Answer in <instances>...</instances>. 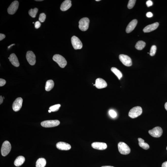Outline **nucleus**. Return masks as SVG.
<instances>
[{"label": "nucleus", "instance_id": "obj_1", "mask_svg": "<svg viewBox=\"0 0 167 167\" xmlns=\"http://www.w3.org/2000/svg\"><path fill=\"white\" fill-rule=\"evenodd\" d=\"M142 112V110L141 107L136 106L131 109L128 113V116L132 118H135L140 116Z\"/></svg>", "mask_w": 167, "mask_h": 167}, {"label": "nucleus", "instance_id": "obj_2", "mask_svg": "<svg viewBox=\"0 0 167 167\" xmlns=\"http://www.w3.org/2000/svg\"><path fill=\"white\" fill-rule=\"evenodd\" d=\"M53 60L57 62L59 66L64 68L67 64V62L64 58L59 54H55L53 57Z\"/></svg>", "mask_w": 167, "mask_h": 167}, {"label": "nucleus", "instance_id": "obj_3", "mask_svg": "<svg viewBox=\"0 0 167 167\" xmlns=\"http://www.w3.org/2000/svg\"><path fill=\"white\" fill-rule=\"evenodd\" d=\"M118 146L119 151L121 154L127 155L130 153V148L125 143L120 142L118 144Z\"/></svg>", "mask_w": 167, "mask_h": 167}, {"label": "nucleus", "instance_id": "obj_4", "mask_svg": "<svg viewBox=\"0 0 167 167\" xmlns=\"http://www.w3.org/2000/svg\"><path fill=\"white\" fill-rule=\"evenodd\" d=\"M89 20L87 17L82 18L79 21V27L82 31H86L88 29L89 26Z\"/></svg>", "mask_w": 167, "mask_h": 167}, {"label": "nucleus", "instance_id": "obj_5", "mask_svg": "<svg viewBox=\"0 0 167 167\" xmlns=\"http://www.w3.org/2000/svg\"><path fill=\"white\" fill-rule=\"evenodd\" d=\"M11 149L10 143L8 141H5L3 143L1 149V153L3 156H5L9 154Z\"/></svg>", "mask_w": 167, "mask_h": 167}, {"label": "nucleus", "instance_id": "obj_6", "mask_svg": "<svg viewBox=\"0 0 167 167\" xmlns=\"http://www.w3.org/2000/svg\"><path fill=\"white\" fill-rule=\"evenodd\" d=\"M60 123V122L58 120H49L42 122L41 123V125L43 127H51L59 125Z\"/></svg>", "mask_w": 167, "mask_h": 167}, {"label": "nucleus", "instance_id": "obj_7", "mask_svg": "<svg viewBox=\"0 0 167 167\" xmlns=\"http://www.w3.org/2000/svg\"><path fill=\"white\" fill-rule=\"evenodd\" d=\"M71 43L75 49H80L82 48L83 45L82 42L76 36H74L71 38Z\"/></svg>", "mask_w": 167, "mask_h": 167}, {"label": "nucleus", "instance_id": "obj_8", "mask_svg": "<svg viewBox=\"0 0 167 167\" xmlns=\"http://www.w3.org/2000/svg\"><path fill=\"white\" fill-rule=\"evenodd\" d=\"M119 58L123 65L129 67L132 65L131 59L128 56L121 54L119 55Z\"/></svg>", "mask_w": 167, "mask_h": 167}, {"label": "nucleus", "instance_id": "obj_9", "mask_svg": "<svg viewBox=\"0 0 167 167\" xmlns=\"http://www.w3.org/2000/svg\"><path fill=\"white\" fill-rule=\"evenodd\" d=\"M163 131L162 128L159 127H154L152 129L150 130L149 133L152 137L158 138L162 135Z\"/></svg>", "mask_w": 167, "mask_h": 167}, {"label": "nucleus", "instance_id": "obj_10", "mask_svg": "<svg viewBox=\"0 0 167 167\" xmlns=\"http://www.w3.org/2000/svg\"><path fill=\"white\" fill-rule=\"evenodd\" d=\"M19 3L18 1H13L8 8V13L10 15L14 14L18 8Z\"/></svg>", "mask_w": 167, "mask_h": 167}, {"label": "nucleus", "instance_id": "obj_11", "mask_svg": "<svg viewBox=\"0 0 167 167\" xmlns=\"http://www.w3.org/2000/svg\"><path fill=\"white\" fill-rule=\"evenodd\" d=\"M26 58L28 62L30 65H34L35 64L36 56L33 51H28L26 54Z\"/></svg>", "mask_w": 167, "mask_h": 167}, {"label": "nucleus", "instance_id": "obj_12", "mask_svg": "<svg viewBox=\"0 0 167 167\" xmlns=\"http://www.w3.org/2000/svg\"><path fill=\"white\" fill-rule=\"evenodd\" d=\"M23 99L19 97L17 98L13 102L12 107L13 110L15 112L18 111L22 107Z\"/></svg>", "mask_w": 167, "mask_h": 167}, {"label": "nucleus", "instance_id": "obj_13", "mask_svg": "<svg viewBox=\"0 0 167 167\" xmlns=\"http://www.w3.org/2000/svg\"><path fill=\"white\" fill-rule=\"evenodd\" d=\"M56 147L58 149L62 151H68L71 148V146L70 144L63 142L57 143L56 144Z\"/></svg>", "mask_w": 167, "mask_h": 167}, {"label": "nucleus", "instance_id": "obj_14", "mask_svg": "<svg viewBox=\"0 0 167 167\" xmlns=\"http://www.w3.org/2000/svg\"><path fill=\"white\" fill-rule=\"evenodd\" d=\"M95 86L98 89H103L107 87V84L104 80L102 78H98L95 81Z\"/></svg>", "mask_w": 167, "mask_h": 167}, {"label": "nucleus", "instance_id": "obj_15", "mask_svg": "<svg viewBox=\"0 0 167 167\" xmlns=\"http://www.w3.org/2000/svg\"><path fill=\"white\" fill-rule=\"evenodd\" d=\"M91 146L94 149L99 150H105L107 148V144L103 142H94L92 144Z\"/></svg>", "mask_w": 167, "mask_h": 167}, {"label": "nucleus", "instance_id": "obj_16", "mask_svg": "<svg viewBox=\"0 0 167 167\" xmlns=\"http://www.w3.org/2000/svg\"><path fill=\"white\" fill-rule=\"evenodd\" d=\"M159 25V23L157 22L149 25L144 28L143 29V31L144 33H149L153 31L156 29Z\"/></svg>", "mask_w": 167, "mask_h": 167}, {"label": "nucleus", "instance_id": "obj_17", "mask_svg": "<svg viewBox=\"0 0 167 167\" xmlns=\"http://www.w3.org/2000/svg\"><path fill=\"white\" fill-rule=\"evenodd\" d=\"M137 23V20L134 19L131 22L126 28V31L127 33H130L135 28Z\"/></svg>", "mask_w": 167, "mask_h": 167}, {"label": "nucleus", "instance_id": "obj_18", "mask_svg": "<svg viewBox=\"0 0 167 167\" xmlns=\"http://www.w3.org/2000/svg\"><path fill=\"white\" fill-rule=\"evenodd\" d=\"M10 61L11 64L14 66L16 67H18L20 65V64L18 60V59L16 54L14 53L11 54L9 57L8 58Z\"/></svg>", "mask_w": 167, "mask_h": 167}, {"label": "nucleus", "instance_id": "obj_19", "mask_svg": "<svg viewBox=\"0 0 167 167\" xmlns=\"http://www.w3.org/2000/svg\"><path fill=\"white\" fill-rule=\"evenodd\" d=\"M71 6V1L70 0H66L62 4L60 9L63 11H65L69 9Z\"/></svg>", "mask_w": 167, "mask_h": 167}, {"label": "nucleus", "instance_id": "obj_20", "mask_svg": "<svg viewBox=\"0 0 167 167\" xmlns=\"http://www.w3.org/2000/svg\"><path fill=\"white\" fill-rule=\"evenodd\" d=\"M25 160V157L21 156L16 158L14 162V164L16 166H19L23 164Z\"/></svg>", "mask_w": 167, "mask_h": 167}, {"label": "nucleus", "instance_id": "obj_21", "mask_svg": "<svg viewBox=\"0 0 167 167\" xmlns=\"http://www.w3.org/2000/svg\"><path fill=\"white\" fill-rule=\"evenodd\" d=\"M46 164V161L45 158H40L38 159L36 162V167H45Z\"/></svg>", "mask_w": 167, "mask_h": 167}, {"label": "nucleus", "instance_id": "obj_22", "mask_svg": "<svg viewBox=\"0 0 167 167\" xmlns=\"http://www.w3.org/2000/svg\"><path fill=\"white\" fill-rule=\"evenodd\" d=\"M54 86V81L52 80H50L47 81L46 83L45 90L47 91H49L52 89Z\"/></svg>", "mask_w": 167, "mask_h": 167}, {"label": "nucleus", "instance_id": "obj_23", "mask_svg": "<svg viewBox=\"0 0 167 167\" xmlns=\"http://www.w3.org/2000/svg\"><path fill=\"white\" fill-rule=\"evenodd\" d=\"M139 145L140 147L144 150H148L150 148L149 145L146 143L144 142V140L141 138H138Z\"/></svg>", "mask_w": 167, "mask_h": 167}, {"label": "nucleus", "instance_id": "obj_24", "mask_svg": "<svg viewBox=\"0 0 167 167\" xmlns=\"http://www.w3.org/2000/svg\"><path fill=\"white\" fill-rule=\"evenodd\" d=\"M146 43L145 42L140 41L137 42L135 45L136 49L139 50H142L145 47Z\"/></svg>", "mask_w": 167, "mask_h": 167}, {"label": "nucleus", "instance_id": "obj_25", "mask_svg": "<svg viewBox=\"0 0 167 167\" xmlns=\"http://www.w3.org/2000/svg\"><path fill=\"white\" fill-rule=\"evenodd\" d=\"M112 71L118 77L119 80H120L122 77V74L121 71L117 68L112 67L111 69Z\"/></svg>", "mask_w": 167, "mask_h": 167}, {"label": "nucleus", "instance_id": "obj_26", "mask_svg": "<svg viewBox=\"0 0 167 167\" xmlns=\"http://www.w3.org/2000/svg\"><path fill=\"white\" fill-rule=\"evenodd\" d=\"M38 11V9L37 8H35L34 9H31L29 11V14L32 17L35 18Z\"/></svg>", "mask_w": 167, "mask_h": 167}, {"label": "nucleus", "instance_id": "obj_27", "mask_svg": "<svg viewBox=\"0 0 167 167\" xmlns=\"http://www.w3.org/2000/svg\"><path fill=\"white\" fill-rule=\"evenodd\" d=\"M61 106V105L60 104H56L50 106L49 109L52 112H55L57 111L59 109Z\"/></svg>", "mask_w": 167, "mask_h": 167}, {"label": "nucleus", "instance_id": "obj_28", "mask_svg": "<svg viewBox=\"0 0 167 167\" xmlns=\"http://www.w3.org/2000/svg\"><path fill=\"white\" fill-rule=\"evenodd\" d=\"M157 47L155 45H153L152 46L151 50L150 51V55L151 56H153L155 55L156 52Z\"/></svg>", "mask_w": 167, "mask_h": 167}, {"label": "nucleus", "instance_id": "obj_29", "mask_svg": "<svg viewBox=\"0 0 167 167\" xmlns=\"http://www.w3.org/2000/svg\"><path fill=\"white\" fill-rule=\"evenodd\" d=\"M136 1V0H130V1H129L128 5H127V8L129 9L132 8L134 7L135 5Z\"/></svg>", "mask_w": 167, "mask_h": 167}, {"label": "nucleus", "instance_id": "obj_30", "mask_svg": "<svg viewBox=\"0 0 167 167\" xmlns=\"http://www.w3.org/2000/svg\"><path fill=\"white\" fill-rule=\"evenodd\" d=\"M46 16L44 13H41L39 15V20L40 22H44L46 19Z\"/></svg>", "mask_w": 167, "mask_h": 167}, {"label": "nucleus", "instance_id": "obj_31", "mask_svg": "<svg viewBox=\"0 0 167 167\" xmlns=\"http://www.w3.org/2000/svg\"><path fill=\"white\" fill-rule=\"evenodd\" d=\"M109 114L111 117L112 118H114L116 117L117 116V114H116V112L113 110H109Z\"/></svg>", "mask_w": 167, "mask_h": 167}, {"label": "nucleus", "instance_id": "obj_32", "mask_svg": "<svg viewBox=\"0 0 167 167\" xmlns=\"http://www.w3.org/2000/svg\"><path fill=\"white\" fill-rule=\"evenodd\" d=\"M6 83V81L5 80L1 78L0 79V86H3Z\"/></svg>", "mask_w": 167, "mask_h": 167}, {"label": "nucleus", "instance_id": "obj_33", "mask_svg": "<svg viewBox=\"0 0 167 167\" xmlns=\"http://www.w3.org/2000/svg\"><path fill=\"white\" fill-rule=\"evenodd\" d=\"M41 26V24L39 21H37L35 23V27L36 29H39Z\"/></svg>", "mask_w": 167, "mask_h": 167}, {"label": "nucleus", "instance_id": "obj_34", "mask_svg": "<svg viewBox=\"0 0 167 167\" xmlns=\"http://www.w3.org/2000/svg\"><path fill=\"white\" fill-rule=\"evenodd\" d=\"M146 5L148 7H150L152 6L153 5V3L152 1L149 0L147 1L146 2Z\"/></svg>", "mask_w": 167, "mask_h": 167}, {"label": "nucleus", "instance_id": "obj_35", "mask_svg": "<svg viewBox=\"0 0 167 167\" xmlns=\"http://www.w3.org/2000/svg\"><path fill=\"white\" fill-rule=\"evenodd\" d=\"M146 16L147 17L150 18L152 17L153 16V14L151 12H147L146 14Z\"/></svg>", "mask_w": 167, "mask_h": 167}, {"label": "nucleus", "instance_id": "obj_36", "mask_svg": "<svg viewBox=\"0 0 167 167\" xmlns=\"http://www.w3.org/2000/svg\"><path fill=\"white\" fill-rule=\"evenodd\" d=\"M5 38V34L2 33L0 34V41H1L4 39Z\"/></svg>", "mask_w": 167, "mask_h": 167}, {"label": "nucleus", "instance_id": "obj_37", "mask_svg": "<svg viewBox=\"0 0 167 167\" xmlns=\"http://www.w3.org/2000/svg\"><path fill=\"white\" fill-rule=\"evenodd\" d=\"M162 167H167V161H166L162 163Z\"/></svg>", "mask_w": 167, "mask_h": 167}, {"label": "nucleus", "instance_id": "obj_38", "mask_svg": "<svg viewBox=\"0 0 167 167\" xmlns=\"http://www.w3.org/2000/svg\"><path fill=\"white\" fill-rule=\"evenodd\" d=\"M3 102V99L2 96H1L0 97V104H2Z\"/></svg>", "mask_w": 167, "mask_h": 167}, {"label": "nucleus", "instance_id": "obj_39", "mask_svg": "<svg viewBox=\"0 0 167 167\" xmlns=\"http://www.w3.org/2000/svg\"><path fill=\"white\" fill-rule=\"evenodd\" d=\"M165 107L166 110L167 111V102L165 103Z\"/></svg>", "mask_w": 167, "mask_h": 167}, {"label": "nucleus", "instance_id": "obj_40", "mask_svg": "<svg viewBox=\"0 0 167 167\" xmlns=\"http://www.w3.org/2000/svg\"><path fill=\"white\" fill-rule=\"evenodd\" d=\"M14 45H15V44H13L10 45V46H8V49H9L11 47H12V46H13Z\"/></svg>", "mask_w": 167, "mask_h": 167}, {"label": "nucleus", "instance_id": "obj_41", "mask_svg": "<svg viewBox=\"0 0 167 167\" xmlns=\"http://www.w3.org/2000/svg\"><path fill=\"white\" fill-rule=\"evenodd\" d=\"M101 167H114L113 166H103Z\"/></svg>", "mask_w": 167, "mask_h": 167}, {"label": "nucleus", "instance_id": "obj_42", "mask_svg": "<svg viewBox=\"0 0 167 167\" xmlns=\"http://www.w3.org/2000/svg\"><path fill=\"white\" fill-rule=\"evenodd\" d=\"M36 1H43V0H36Z\"/></svg>", "mask_w": 167, "mask_h": 167}, {"label": "nucleus", "instance_id": "obj_43", "mask_svg": "<svg viewBox=\"0 0 167 167\" xmlns=\"http://www.w3.org/2000/svg\"><path fill=\"white\" fill-rule=\"evenodd\" d=\"M48 112H49V113H50V112H52L51 111V110H48Z\"/></svg>", "mask_w": 167, "mask_h": 167}, {"label": "nucleus", "instance_id": "obj_44", "mask_svg": "<svg viewBox=\"0 0 167 167\" xmlns=\"http://www.w3.org/2000/svg\"><path fill=\"white\" fill-rule=\"evenodd\" d=\"M101 1L100 0H96V1Z\"/></svg>", "mask_w": 167, "mask_h": 167}, {"label": "nucleus", "instance_id": "obj_45", "mask_svg": "<svg viewBox=\"0 0 167 167\" xmlns=\"http://www.w3.org/2000/svg\"><path fill=\"white\" fill-rule=\"evenodd\" d=\"M3 99H5V97H3Z\"/></svg>", "mask_w": 167, "mask_h": 167}, {"label": "nucleus", "instance_id": "obj_46", "mask_svg": "<svg viewBox=\"0 0 167 167\" xmlns=\"http://www.w3.org/2000/svg\"><path fill=\"white\" fill-rule=\"evenodd\" d=\"M33 24H34V22H33Z\"/></svg>", "mask_w": 167, "mask_h": 167}, {"label": "nucleus", "instance_id": "obj_47", "mask_svg": "<svg viewBox=\"0 0 167 167\" xmlns=\"http://www.w3.org/2000/svg\"><path fill=\"white\" fill-rule=\"evenodd\" d=\"M166 150H167V146L166 147Z\"/></svg>", "mask_w": 167, "mask_h": 167}]
</instances>
